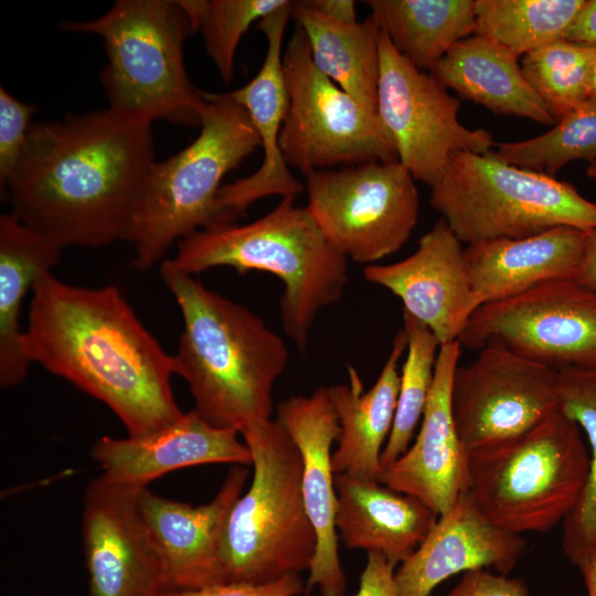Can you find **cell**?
<instances>
[{"mask_svg": "<svg viewBox=\"0 0 596 596\" xmlns=\"http://www.w3.org/2000/svg\"><path fill=\"white\" fill-rule=\"evenodd\" d=\"M460 347L458 340L440 345L417 437L401 457L381 469L377 478L386 487L418 499L437 515L468 490V454L458 437L451 405Z\"/></svg>", "mask_w": 596, "mask_h": 596, "instance_id": "18", "label": "cell"}, {"mask_svg": "<svg viewBox=\"0 0 596 596\" xmlns=\"http://www.w3.org/2000/svg\"><path fill=\"white\" fill-rule=\"evenodd\" d=\"M234 429L207 423L194 408L141 436H103L91 449L106 479L148 487L163 475L204 464L252 465V454Z\"/></svg>", "mask_w": 596, "mask_h": 596, "instance_id": "22", "label": "cell"}, {"mask_svg": "<svg viewBox=\"0 0 596 596\" xmlns=\"http://www.w3.org/2000/svg\"><path fill=\"white\" fill-rule=\"evenodd\" d=\"M406 336L400 330L373 386L364 392L358 371L348 366L349 382L327 387L338 417L340 435L332 454L334 473L377 480L382 446L393 427L400 390L398 362L406 351Z\"/></svg>", "mask_w": 596, "mask_h": 596, "instance_id": "25", "label": "cell"}, {"mask_svg": "<svg viewBox=\"0 0 596 596\" xmlns=\"http://www.w3.org/2000/svg\"><path fill=\"white\" fill-rule=\"evenodd\" d=\"M291 3L260 19L256 28L267 40V51L258 73L246 85L230 92L247 111L260 139L264 158L251 175L222 185L217 203L227 223L251 204L268 195L296 196L302 184L290 173L279 138L288 109V93L283 65V38L291 17Z\"/></svg>", "mask_w": 596, "mask_h": 596, "instance_id": "19", "label": "cell"}, {"mask_svg": "<svg viewBox=\"0 0 596 596\" xmlns=\"http://www.w3.org/2000/svg\"><path fill=\"white\" fill-rule=\"evenodd\" d=\"M291 17L308 40L316 67L377 113L381 30L375 19L340 22L319 13L306 0L292 1Z\"/></svg>", "mask_w": 596, "mask_h": 596, "instance_id": "28", "label": "cell"}, {"mask_svg": "<svg viewBox=\"0 0 596 596\" xmlns=\"http://www.w3.org/2000/svg\"><path fill=\"white\" fill-rule=\"evenodd\" d=\"M430 205L461 243L523 238L556 226L596 230V203L570 183L497 159L451 155Z\"/></svg>", "mask_w": 596, "mask_h": 596, "instance_id": "9", "label": "cell"}, {"mask_svg": "<svg viewBox=\"0 0 596 596\" xmlns=\"http://www.w3.org/2000/svg\"><path fill=\"white\" fill-rule=\"evenodd\" d=\"M377 115L397 160L415 181L433 188L451 155L486 153L497 142L486 129H470L458 118L460 102L430 73L416 68L381 31Z\"/></svg>", "mask_w": 596, "mask_h": 596, "instance_id": "12", "label": "cell"}, {"mask_svg": "<svg viewBox=\"0 0 596 596\" xmlns=\"http://www.w3.org/2000/svg\"><path fill=\"white\" fill-rule=\"evenodd\" d=\"M181 272L195 275L231 267L275 275L284 284L279 313L285 333L305 351L317 315L338 302L348 281V258L324 236L294 196L248 224H220L179 241L170 258Z\"/></svg>", "mask_w": 596, "mask_h": 596, "instance_id": "4", "label": "cell"}, {"mask_svg": "<svg viewBox=\"0 0 596 596\" xmlns=\"http://www.w3.org/2000/svg\"><path fill=\"white\" fill-rule=\"evenodd\" d=\"M492 155L509 164L552 175L573 160L596 162V96L561 118L547 132L496 143Z\"/></svg>", "mask_w": 596, "mask_h": 596, "instance_id": "34", "label": "cell"}, {"mask_svg": "<svg viewBox=\"0 0 596 596\" xmlns=\"http://www.w3.org/2000/svg\"><path fill=\"white\" fill-rule=\"evenodd\" d=\"M142 488L99 475L85 489L82 541L91 596H158L168 590L163 558L138 504Z\"/></svg>", "mask_w": 596, "mask_h": 596, "instance_id": "15", "label": "cell"}, {"mask_svg": "<svg viewBox=\"0 0 596 596\" xmlns=\"http://www.w3.org/2000/svg\"><path fill=\"white\" fill-rule=\"evenodd\" d=\"M395 567L383 554L369 552L360 575L359 588L352 596H398Z\"/></svg>", "mask_w": 596, "mask_h": 596, "instance_id": "39", "label": "cell"}, {"mask_svg": "<svg viewBox=\"0 0 596 596\" xmlns=\"http://www.w3.org/2000/svg\"><path fill=\"white\" fill-rule=\"evenodd\" d=\"M276 421L299 449L304 502L317 534L306 590L318 587L321 596H344L347 577L338 551V499L331 449L340 426L327 387H318L307 396L285 398L277 405Z\"/></svg>", "mask_w": 596, "mask_h": 596, "instance_id": "16", "label": "cell"}, {"mask_svg": "<svg viewBox=\"0 0 596 596\" xmlns=\"http://www.w3.org/2000/svg\"><path fill=\"white\" fill-rule=\"evenodd\" d=\"M35 106L0 87V189L3 196L24 150Z\"/></svg>", "mask_w": 596, "mask_h": 596, "instance_id": "36", "label": "cell"}, {"mask_svg": "<svg viewBox=\"0 0 596 596\" xmlns=\"http://www.w3.org/2000/svg\"><path fill=\"white\" fill-rule=\"evenodd\" d=\"M283 65L288 109L279 143L288 166L307 175L340 163L397 160L377 113L316 67L298 25L284 52Z\"/></svg>", "mask_w": 596, "mask_h": 596, "instance_id": "10", "label": "cell"}, {"mask_svg": "<svg viewBox=\"0 0 596 596\" xmlns=\"http://www.w3.org/2000/svg\"><path fill=\"white\" fill-rule=\"evenodd\" d=\"M565 40L596 45V0H587Z\"/></svg>", "mask_w": 596, "mask_h": 596, "instance_id": "40", "label": "cell"}, {"mask_svg": "<svg viewBox=\"0 0 596 596\" xmlns=\"http://www.w3.org/2000/svg\"><path fill=\"white\" fill-rule=\"evenodd\" d=\"M558 371L491 342L451 386L458 437L468 453L518 436L560 408Z\"/></svg>", "mask_w": 596, "mask_h": 596, "instance_id": "14", "label": "cell"}, {"mask_svg": "<svg viewBox=\"0 0 596 596\" xmlns=\"http://www.w3.org/2000/svg\"><path fill=\"white\" fill-rule=\"evenodd\" d=\"M160 275L181 311L174 374L188 383L194 409L242 437L266 427L274 385L289 360L284 340L258 315L181 272L170 258L160 263Z\"/></svg>", "mask_w": 596, "mask_h": 596, "instance_id": "3", "label": "cell"}, {"mask_svg": "<svg viewBox=\"0 0 596 596\" xmlns=\"http://www.w3.org/2000/svg\"><path fill=\"white\" fill-rule=\"evenodd\" d=\"M596 45L560 40L522 56V72L557 123L592 97Z\"/></svg>", "mask_w": 596, "mask_h": 596, "instance_id": "32", "label": "cell"}, {"mask_svg": "<svg viewBox=\"0 0 596 596\" xmlns=\"http://www.w3.org/2000/svg\"><path fill=\"white\" fill-rule=\"evenodd\" d=\"M153 156L151 123L110 107L32 124L4 198L63 248L104 246L124 238Z\"/></svg>", "mask_w": 596, "mask_h": 596, "instance_id": "1", "label": "cell"}, {"mask_svg": "<svg viewBox=\"0 0 596 596\" xmlns=\"http://www.w3.org/2000/svg\"><path fill=\"white\" fill-rule=\"evenodd\" d=\"M287 0H178L192 32H200L205 50L221 78H233L238 43L254 23L280 8Z\"/></svg>", "mask_w": 596, "mask_h": 596, "instance_id": "35", "label": "cell"}, {"mask_svg": "<svg viewBox=\"0 0 596 596\" xmlns=\"http://www.w3.org/2000/svg\"><path fill=\"white\" fill-rule=\"evenodd\" d=\"M336 526L344 545L383 554L397 565L427 536L437 514L418 499L376 480L334 473Z\"/></svg>", "mask_w": 596, "mask_h": 596, "instance_id": "24", "label": "cell"}, {"mask_svg": "<svg viewBox=\"0 0 596 596\" xmlns=\"http://www.w3.org/2000/svg\"><path fill=\"white\" fill-rule=\"evenodd\" d=\"M248 475L247 466L234 465L215 497L198 507L160 497L148 487L139 491L140 512L166 565L168 590H193L224 583L222 532Z\"/></svg>", "mask_w": 596, "mask_h": 596, "instance_id": "20", "label": "cell"}, {"mask_svg": "<svg viewBox=\"0 0 596 596\" xmlns=\"http://www.w3.org/2000/svg\"><path fill=\"white\" fill-rule=\"evenodd\" d=\"M200 132L178 153L153 161L138 191L124 241L148 270L179 241L228 224L217 203L223 178L260 147L246 109L230 93L203 92Z\"/></svg>", "mask_w": 596, "mask_h": 596, "instance_id": "5", "label": "cell"}, {"mask_svg": "<svg viewBox=\"0 0 596 596\" xmlns=\"http://www.w3.org/2000/svg\"><path fill=\"white\" fill-rule=\"evenodd\" d=\"M61 28L103 39L108 63L100 79L110 108L151 124L200 128L204 96L185 68L192 28L178 0H118L97 19Z\"/></svg>", "mask_w": 596, "mask_h": 596, "instance_id": "6", "label": "cell"}, {"mask_svg": "<svg viewBox=\"0 0 596 596\" xmlns=\"http://www.w3.org/2000/svg\"><path fill=\"white\" fill-rule=\"evenodd\" d=\"M576 567L584 579L587 596H596V554L587 556Z\"/></svg>", "mask_w": 596, "mask_h": 596, "instance_id": "43", "label": "cell"}, {"mask_svg": "<svg viewBox=\"0 0 596 596\" xmlns=\"http://www.w3.org/2000/svg\"><path fill=\"white\" fill-rule=\"evenodd\" d=\"M476 34L517 56L565 40L585 0H476Z\"/></svg>", "mask_w": 596, "mask_h": 596, "instance_id": "30", "label": "cell"}, {"mask_svg": "<svg viewBox=\"0 0 596 596\" xmlns=\"http://www.w3.org/2000/svg\"><path fill=\"white\" fill-rule=\"evenodd\" d=\"M588 231L556 226L523 238H496L465 249L476 307L504 300L543 284L574 279Z\"/></svg>", "mask_w": 596, "mask_h": 596, "instance_id": "23", "label": "cell"}, {"mask_svg": "<svg viewBox=\"0 0 596 596\" xmlns=\"http://www.w3.org/2000/svg\"><path fill=\"white\" fill-rule=\"evenodd\" d=\"M446 596H531L523 579L485 568L465 572Z\"/></svg>", "mask_w": 596, "mask_h": 596, "instance_id": "38", "label": "cell"}, {"mask_svg": "<svg viewBox=\"0 0 596 596\" xmlns=\"http://www.w3.org/2000/svg\"><path fill=\"white\" fill-rule=\"evenodd\" d=\"M520 57L480 34L455 44L429 73L446 88L499 115L556 121L526 81Z\"/></svg>", "mask_w": 596, "mask_h": 596, "instance_id": "26", "label": "cell"}, {"mask_svg": "<svg viewBox=\"0 0 596 596\" xmlns=\"http://www.w3.org/2000/svg\"><path fill=\"white\" fill-rule=\"evenodd\" d=\"M586 173L589 178L596 179V162L589 163V166L586 169Z\"/></svg>", "mask_w": 596, "mask_h": 596, "instance_id": "45", "label": "cell"}, {"mask_svg": "<svg viewBox=\"0 0 596 596\" xmlns=\"http://www.w3.org/2000/svg\"><path fill=\"white\" fill-rule=\"evenodd\" d=\"M363 275L398 297L403 311L425 324L440 345L458 340L477 309L465 249L441 217L419 238L412 255L392 264L368 265Z\"/></svg>", "mask_w": 596, "mask_h": 596, "instance_id": "17", "label": "cell"}, {"mask_svg": "<svg viewBox=\"0 0 596 596\" xmlns=\"http://www.w3.org/2000/svg\"><path fill=\"white\" fill-rule=\"evenodd\" d=\"M319 13L333 20L353 23L356 22L355 1L352 0H306Z\"/></svg>", "mask_w": 596, "mask_h": 596, "instance_id": "42", "label": "cell"}, {"mask_svg": "<svg viewBox=\"0 0 596 596\" xmlns=\"http://www.w3.org/2000/svg\"><path fill=\"white\" fill-rule=\"evenodd\" d=\"M588 471L581 428L558 409L518 436L468 453V491L502 530L546 532L573 510Z\"/></svg>", "mask_w": 596, "mask_h": 596, "instance_id": "8", "label": "cell"}, {"mask_svg": "<svg viewBox=\"0 0 596 596\" xmlns=\"http://www.w3.org/2000/svg\"><path fill=\"white\" fill-rule=\"evenodd\" d=\"M22 345L31 363L107 405L128 436L155 432L184 414L171 386L173 355L113 285L87 288L52 273L40 277Z\"/></svg>", "mask_w": 596, "mask_h": 596, "instance_id": "2", "label": "cell"}, {"mask_svg": "<svg viewBox=\"0 0 596 596\" xmlns=\"http://www.w3.org/2000/svg\"><path fill=\"white\" fill-rule=\"evenodd\" d=\"M243 438L253 480L223 528L224 583L265 584L309 571L317 534L304 502L299 449L276 419Z\"/></svg>", "mask_w": 596, "mask_h": 596, "instance_id": "7", "label": "cell"}, {"mask_svg": "<svg viewBox=\"0 0 596 596\" xmlns=\"http://www.w3.org/2000/svg\"><path fill=\"white\" fill-rule=\"evenodd\" d=\"M427 536L395 571L398 596H429L447 578L491 567L508 575L517 565L525 541L492 523L468 490L438 515Z\"/></svg>", "mask_w": 596, "mask_h": 596, "instance_id": "21", "label": "cell"}, {"mask_svg": "<svg viewBox=\"0 0 596 596\" xmlns=\"http://www.w3.org/2000/svg\"><path fill=\"white\" fill-rule=\"evenodd\" d=\"M403 330L407 342L406 356L400 374L393 427L381 454V469L408 449L434 382L440 348L437 337L405 311H403Z\"/></svg>", "mask_w": 596, "mask_h": 596, "instance_id": "33", "label": "cell"}, {"mask_svg": "<svg viewBox=\"0 0 596 596\" xmlns=\"http://www.w3.org/2000/svg\"><path fill=\"white\" fill-rule=\"evenodd\" d=\"M63 247L10 212L0 216V386L19 385L31 362L22 345V302L36 280L51 273Z\"/></svg>", "mask_w": 596, "mask_h": 596, "instance_id": "27", "label": "cell"}, {"mask_svg": "<svg viewBox=\"0 0 596 596\" xmlns=\"http://www.w3.org/2000/svg\"><path fill=\"white\" fill-rule=\"evenodd\" d=\"M458 341L476 350L496 342L557 371L596 369V294L575 279L543 284L478 307Z\"/></svg>", "mask_w": 596, "mask_h": 596, "instance_id": "13", "label": "cell"}, {"mask_svg": "<svg viewBox=\"0 0 596 596\" xmlns=\"http://www.w3.org/2000/svg\"><path fill=\"white\" fill-rule=\"evenodd\" d=\"M574 279L596 294V230L587 233L583 259Z\"/></svg>", "mask_w": 596, "mask_h": 596, "instance_id": "41", "label": "cell"}, {"mask_svg": "<svg viewBox=\"0 0 596 596\" xmlns=\"http://www.w3.org/2000/svg\"><path fill=\"white\" fill-rule=\"evenodd\" d=\"M557 390L561 411L578 424L590 446L585 487L563 521L562 547L576 566L596 554V369L558 370Z\"/></svg>", "mask_w": 596, "mask_h": 596, "instance_id": "31", "label": "cell"}, {"mask_svg": "<svg viewBox=\"0 0 596 596\" xmlns=\"http://www.w3.org/2000/svg\"><path fill=\"white\" fill-rule=\"evenodd\" d=\"M589 88L592 96H596V58L592 67Z\"/></svg>", "mask_w": 596, "mask_h": 596, "instance_id": "44", "label": "cell"}, {"mask_svg": "<svg viewBox=\"0 0 596 596\" xmlns=\"http://www.w3.org/2000/svg\"><path fill=\"white\" fill-rule=\"evenodd\" d=\"M304 592L299 574L265 584L221 583L193 590H166L158 596H297Z\"/></svg>", "mask_w": 596, "mask_h": 596, "instance_id": "37", "label": "cell"}, {"mask_svg": "<svg viewBox=\"0 0 596 596\" xmlns=\"http://www.w3.org/2000/svg\"><path fill=\"white\" fill-rule=\"evenodd\" d=\"M365 3L395 49L424 72L476 32L472 0H369Z\"/></svg>", "mask_w": 596, "mask_h": 596, "instance_id": "29", "label": "cell"}, {"mask_svg": "<svg viewBox=\"0 0 596 596\" xmlns=\"http://www.w3.org/2000/svg\"><path fill=\"white\" fill-rule=\"evenodd\" d=\"M307 210L348 259L374 264L409 238L419 213L415 179L400 161H371L306 175Z\"/></svg>", "mask_w": 596, "mask_h": 596, "instance_id": "11", "label": "cell"}]
</instances>
